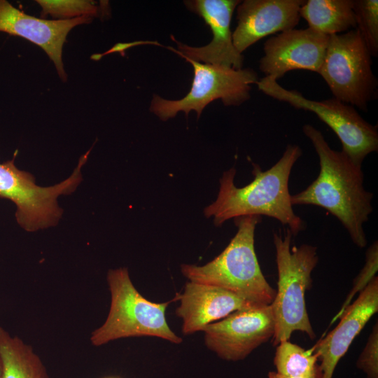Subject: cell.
<instances>
[{
    "label": "cell",
    "instance_id": "3957f363",
    "mask_svg": "<svg viewBox=\"0 0 378 378\" xmlns=\"http://www.w3.org/2000/svg\"><path fill=\"white\" fill-rule=\"evenodd\" d=\"M237 232L226 248L206 265L183 264L181 270L189 281L227 290L255 304H271L276 290L265 279L254 248L259 216L234 218Z\"/></svg>",
    "mask_w": 378,
    "mask_h": 378
},
{
    "label": "cell",
    "instance_id": "ba28073f",
    "mask_svg": "<svg viewBox=\"0 0 378 378\" xmlns=\"http://www.w3.org/2000/svg\"><path fill=\"white\" fill-rule=\"evenodd\" d=\"M88 151L83 155L73 174L64 181L50 187L36 184L29 172L20 170L14 159L0 163V197L9 200L17 207L18 223L28 232L55 225L62 210L57 199L73 192L82 180L80 169L87 161Z\"/></svg>",
    "mask_w": 378,
    "mask_h": 378
},
{
    "label": "cell",
    "instance_id": "4fadbf2b",
    "mask_svg": "<svg viewBox=\"0 0 378 378\" xmlns=\"http://www.w3.org/2000/svg\"><path fill=\"white\" fill-rule=\"evenodd\" d=\"M303 0H246L237 7L232 42L241 54L260 39L295 28Z\"/></svg>",
    "mask_w": 378,
    "mask_h": 378
},
{
    "label": "cell",
    "instance_id": "ffe728a7",
    "mask_svg": "<svg viewBox=\"0 0 378 378\" xmlns=\"http://www.w3.org/2000/svg\"><path fill=\"white\" fill-rule=\"evenodd\" d=\"M356 29L371 56L378 55V1L353 0Z\"/></svg>",
    "mask_w": 378,
    "mask_h": 378
},
{
    "label": "cell",
    "instance_id": "277c9868",
    "mask_svg": "<svg viewBox=\"0 0 378 378\" xmlns=\"http://www.w3.org/2000/svg\"><path fill=\"white\" fill-rule=\"evenodd\" d=\"M288 228L284 235L273 233L278 271L277 290L271 304L274 334L272 342L277 346L289 340L295 331L305 332L311 339L316 334L311 325L305 304V292L312 284V272L318 262L316 247L309 244L291 245Z\"/></svg>",
    "mask_w": 378,
    "mask_h": 378
},
{
    "label": "cell",
    "instance_id": "9c48e42d",
    "mask_svg": "<svg viewBox=\"0 0 378 378\" xmlns=\"http://www.w3.org/2000/svg\"><path fill=\"white\" fill-rule=\"evenodd\" d=\"M183 58L193 67L190 90L178 100L153 96L150 110L162 120L174 117L179 111L188 115L195 111L199 117L204 107L216 99H221L225 106L240 105L250 98L251 85L259 80L257 73L251 69H234Z\"/></svg>",
    "mask_w": 378,
    "mask_h": 378
},
{
    "label": "cell",
    "instance_id": "8fae6325",
    "mask_svg": "<svg viewBox=\"0 0 378 378\" xmlns=\"http://www.w3.org/2000/svg\"><path fill=\"white\" fill-rule=\"evenodd\" d=\"M238 0H193L186 1L188 8L199 15L209 26L213 34L211 42L202 47H191L172 38L176 43L178 50L171 48L181 57L206 64L220 65L241 69L244 56L232 42L230 22Z\"/></svg>",
    "mask_w": 378,
    "mask_h": 378
},
{
    "label": "cell",
    "instance_id": "ac0fdd59",
    "mask_svg": "<svg viewBox=\"0 0 378 378\" xmlns=\"http://www.w3.org/2000/svg\"><path fill=\"white\" fill-rule=\"evenodd\" d=\"M0 378H49L33 348L1 326Z\"/></svg>",
    "mask_w": 378,
    "mask_h": 378
},
{
    "label": "cell",
    "instance_id": "7402d4cb",
    "mask_svg": "<svg viewBox=\"0 0 378 378\" xmlns=\"http://www.w3.org/2000/svg\"><path fill=\"white\" fill-rule=\"evenodd\" d=\"M378 270V245L377 241L374 242L368 249L365 254V262L353 281V287L347 295L346 298L342 305L340 311L333 318L332 323L339 319L345 308L349 306L353 297L364 290L372 279L375 277Z\"/></svg>",
    "mask_w": 378,
    "mask_h": 378
},
{
    "label": "cell",
    "instance_id": "7c38bea8",
    "mask_svg": "<svg viewBox=\"0 0 378 378\" xmlns=\"http://www.w3.org/2000/svg\"><path fill=\"white\" fill-rule=\"evenodd\" d=\"M329 36L309 28L290 29L269 38L264 43L260 69L276 80L293 70L318 73L323 61Z\"/></svg>",
    "mask_w": 378,
    "mask_h": 378
},
{
    "label": "cell",
    "instance_id": "9a60e30c",
    "mask_svg": "<svg viewBox=\"0 0 378 378\" xmlns=\"http://www.w3.org/2000/svg\"><path fill=\"white\" fill-rule=\"evenodd\" d=\"M93 18L48 20L29 15L6 0H0V31L22 37L40 46L53 62L59 77L66 80L62 60L63 45L74 27L89 23Z\"/></svg>",
    "mask_w": 378,
    "mask_h": 378
},
{
    "label": "cell",
    "instance_id": "52a82bcc",
    "mask_svg": "<svg viewBox=\"0 0 378 378\" xmlns=\"http://www.w3.org/2000/svg\"><path fill=\"white\" fill-rule=\"evenodd\" d=\"M258 89L267 96L289 104L297 109L312 112L335 133L342 152L361 166L365 157L378 150L377 127L364 120L354 107L335 98L312 100L297 90H289L270 77L259 80Z\"/></svg>",
    "mask_w": 378,
    "mask_h": 378
},
{
    "label": "cell",
    "instance_id": "cb8c5ba5",
    "mask_svg": "<svg viewBox=\"0 0 378 378\" xmlns=\"http://www.w3.org/2000/svg\"><path fill=\"white\" fill-rule=\"evenodd\" d=\"M268 378H304V377H288L283 375H281L275 372H270L268 374ZM309 378H321V375L314 376Z\"/></svg>",
    "mask_w": 378,
    "mask_h": 378
},
{
    "label": "cell",
    "instance_id": "2e32d148",
    "mask_svg": "<svg viewBox=\"0 0 378 378\" xmlns=\"http://www.w3.org/2000/svg\"><path fill=\"white\" fill-rule=\"evenodd\" d=\"M175 297L180 301L175 313L183 321L184 335L202 331L237 310L257 305L224 288L190 281L186 283L183 293H176Z\"/></svg>",
    "mask_w": 378,
    "mask_h": 378
},
{
    "label": "cell",
    "instance_id": "5b68a950",
    "mask_svg": "<svg viewBox=\"0 0 378 378\" xmlns=\"http://www.w3.org/2000/svg\"><path fill=\"white\" fill-rule=\"evenodd\" d=\"M107 282L110 309L105 322L94 330L90 342L95 346L120 338L157 337L174 344L182 342L169 328L165 316L170 301L156 303L145 298L133 285L126 267L110 270Z\"/></svg>",
    "mask_w": 378,
    "mask_h": 378
},
{
    "label": "cell",
    "instance_id": "7a4b0ae2",
    "mask_svg": "<svg viewBox=\"0 0 378 378\" xmlns=\"http://www.w3.org/2000/svg\"><path fill=\"white\" fill-rule=\"evenodd\" d=\"M302 154L300 146L288 144L281 158L269 169L262 171L253 164V180L238 188L234 184L236 169L223 172L216 200L204 213L213 217L216 226L231 218L244 216H265L287 226L293 236L305 229V223L296 215L290 202L288 181L292 168Z\"/></svg>",
    "mask_w": 378,
    "mask_h": 378
},
{
    "label": "cell",
    "instance_id": "30bf717a",
    "mask_svg": "<svg viewBox=\"0 0 378 378\" xmlns=\"http://www.w3.org/2000/svg\"><path fill=\"white\" fill-rule=\"evenodd\" d=\"M206 346L227 360L245 358L272 338L274 321L271 304L237 310L204 328Z\"/></svg>",
    "mask_w": 378,
    "mask_h": 378
},
{
    "label": "cell",
    "instance_id": "44dd1931",
    "mask_svg": "<svg viewBox=\"0 0 378 378\" xmlns=\"http://www.w3.org/2000/svg\"><path fill=\"white\" fill-rule=\"evenodd\" d=\"M43 15L50 14L55 18H76L82 16H98L100 8L90 1H44L37 0Z\"/></svg>",
    "mask_w": 378,
    "mask_h": 378
},
{
    "label": "cell",
    "instance_id": "603a6c76",
    "mask_svg": "<svg viewBox=\"0 0 378 378\" xmlns=\"http://www.w3.org/2000/svg\"><path fill=\"white\" fill-rule=\"evenodd\" d=\"M357 367L362 370L368 378H378V325L373 326L368 342L360 354Z\"/></svg>",
    "mask_w": 378,
    "mask_h": 378
},
{
    "label": "cell",
    "instance_id": "6da1fadb",
    "mask_svg": "<svg viewBox=\"0 0 378 378\" xmlns=\"http://www.w3.org/2000/svg\"><path fill=\"white\" fill-rule=\"evenodd\" d=\"M302 131L317 153L320 170L307 188L291 195V204L325 209L340 221L357 246L365 247L363 224L372 211L373 194L363 186L361 166L342 151L331 148L322 133L312 125H304Z\"/></svg>",
    "mask_w": 378,
    "mask_h": 378
},
{
    "label": "cell",
    "instance_id": "e0dca14e",
    "mask_svg": "<svg viewBox=\"0 0 378 378\" xmlns=\"http://www.w3.org/2000/svg\"><path fill=\"white\" fill-rule=\"evenodd\" d=\"M309 29L324 35L340 34L356 28L353 0H308L300 8Z\"/></svg>",
    "mask_w": 378,
    "mask_h": 378
},
{
    "label": "cell",
    "instance_id": "5bb4252c",
    "mask_svg": "<svg viewBox=\"0 0 378 378\" xmlns=\"http://www.w3.org/2000/svg\"><path fill=\"white\" fill-rule=\"evenodd\" d=\"M377 311L378 278L376 276L357 299L345 308L337 326L312 347L313 352L321 361V378L332 377L340 360Z\"/></svg>",
    "mask_w": 378,
    "mask_h": 378
},
{
    "label": "cell",
    "instance_id": "d4e9b609",
    "mask_svg": "<svg viewBox=\"0 0 378 378\" xmlns=\"http://www.w3.org/2000/svg\"><path fill=\"white\" fill-rule=\"evenodd\" d=\"M108 378H114V377H108Z\"/></svg>",
    "mask_w": 378,
    "mask_h": 378
},
{
    "label": "cell",
    "instance_id": "8992f818",
    "mask_svg": "<svg viewBox=\"0 0 378 378\" xmlns=\"http://www.w3.org/2000/svg\"><path fill=\"white\" fill-rule=\"evenodd\" d=\"M371 57L356 29L331 35L318 74L334 98L366 111L377 88Z\"/></svg>",
    "mask_w": 378,
    "mask_h": 378
},
{
    "label": "cell",
    "instance_id": "d6986e66",
    "mask_svg": "<svg viewBox=\"0 0 378 378\" xmlns=\"http://www.w3.org/2000/svg\"><path fill=\"white\" fill-rule=\"evenodd\" d=\"M276 346L274 364L278 374L304 378L321 375L318 356L312 348L305 350L289 340L283 341Z\"/></svg>",
    "mask_w": 378,
    "mask_h": 378
}]
</instances>
